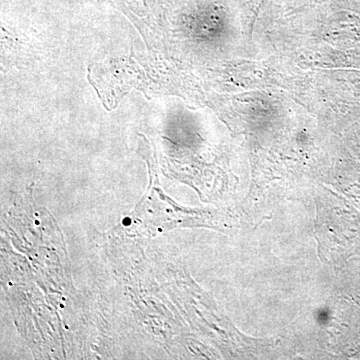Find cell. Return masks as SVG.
Returning a JSON list of instances; mask_svg holds the SVG:
<instances>
[{"label": "cell", "instance_id": "6da1fadb", "mask_svg": "<svg viewBox=\"0 0 360 360\" xmlns=\"http://www.w3.org/2000/svg\"><path fill=\"white\" fill-rule=\"evenodd\" d=\"M318 320L321 322H325L327 320V312L325 310L320 311L319 312V316H318Z\"/></svg>", "mask_w": 360, "mask_h": 360}]
</instances>
